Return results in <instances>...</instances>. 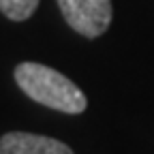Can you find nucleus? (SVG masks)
<instances>
[{
    "label": "nucleus",
    "instance_id": "nucleus-3",
    "mask_svg": "<svg viewBox=\"0 0 154 154\" xmlns=\"http://www.w3.org/2000/svg\"><path fill=\"white\" fill-rule=\"evenodd\" d=\"M0 154H73V150L45 135L13 131L0 137Z\"/></svg>",
    "mask_w": 154,
    "mask_h": 154
},
{
    "label": "nucleus",
    "instance_id": "nucleus-4",
    "mask_svg": "<svg viewBox=\"0 0 154 154\" xmlns=\"http://www.w3.org/2000/svg\"><path fill=\"white\" fill-rule=\"evenodd\" d=\"M38 7V0H0V11L13 22L28 19Z\"/></svg>",
    "mask_w": 154,
    "mask_h": 154
},
{
    "label": "nucleus",
    "instance_id": "nucleus-2",
    "mask_svg": "<svg viewBox=\"0 0 154 154\" xmlns=\"http://www.w3.org/2000/svg\"><path fill=\"white\" fill-rule=\"evenodd\" d=\"M66 24L88 38L101 36L111 24V0H58Z\"/></svg>",
    "mask_w": 154,
    "mask_h": 154
},
{
    "label": "nucleus",
    "instance_id": "nucleus-1",
    "mask_svg": "<svg viewBox=\"0 0 154 154\" xmlns=\"http://www.w3.org/2000/svg\"><path fill=\"white\" fill-rule=\"evenodd\" d=\"M15 82L32 101L62 113H82L88 105L84 92L66 75L38 62H22L15 66Z\"/></svg>",
    "mask_w": 154,
    "mask_h": 154
}]
</instances>
